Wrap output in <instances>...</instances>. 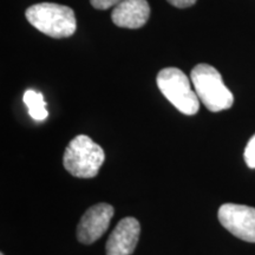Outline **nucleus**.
Wrapping results in <instances>:
<instances>
[{
	"label": "nucleus",
	"instance_id": "obj_4",
	"mask_svg": "<svg viewBox=\"0 0 255 255\" xmlns=\"http://www.w3.org/2000/svg\"><path fill=\"white\" fill-rule=\"evenodd\" d=\"M156 82L164 97L180 113L188 116L197 114L200 100L183 71L176 68H165L158 72Z\"/></svg>",
	"mask_w": 255,
	"mask_h": 255
},
{
	"label": "nucleus",
	"instance_id": "obj_13",
	"mask_svg": "<svg viewBox=\"0 0 255 255\" xmlns=\"http://www.w3.org/2000/svg\"><path fill=\"white\" fill-rule=\"evenodd\" d=\"M0 255H4V254H2V253H1V254H0Z\"/></svg>",
	"mask_w": 255,
	"mask_h": 255
},
{
	"label": "nucleus",
	"instance_id": "obj_10",
	"mask_svg": "<svg viewBox=\"0 0 255 255\" xmlns=\"http://www.w3.org/2000/svg\"><path fill=\"white\" fill-rule=\"evenodd\" d=\"M245 162L251 169H255V135L248 141L246 149H245Z\"/></svg>",
	"mask_w": 255,
	"mask_h": 255
},
{
	"label": "nucleus",
	"instance_id": "obj_8",
	"mask_svg": "<svg viewBox=\"0 0 255 255\" xmlns=\"http://www.w3.org/2000/svg\"><path fill=\"white\" fill-rule=\"evenodd\" d=\"M150 15V7L146 0H123L115 6L111 19L114 24L124 28H141Z\"/></svg>",
	"mask_w": 255,
	"mask_h": 255
},
{
	"label": "nucleus",
	"instance_id": "obj_1",
	"mask_svg": "<svg viewBox=\"0 0 255 255\" xmlns=\"http://www.w3.org/2000/svg\"><path fill=\"white\" fill-rule=\"evenodd\" d=\"M191 82L200 102L212 113L231 109L234 96L226 87L221 75L208 64H199L191 70Z\"/></svg>",
	"mask_w": 255,
	"mask_h": 255
},
{
	"label": "nucleus",
	"instance_id": "obj_5",
	"mask_svg": "<svg viewBox=\"0 0 255 255\" xmlns=\"http://www.w3.org/2000/svg\"><path fill=\"white\" fill-rule=\"evenodd\" d=\"M219 221L234 237L255 244V208L235 203L220 207Z\"/></svg>",
	"mask_w": 255,
	"mask_h": 255
},
{
	"label": "nucleus",
	"instance_id": "obj_2",
	"mask_svg": "<svg viewBox=\"0 0 255 255\" xmlns=\"http://www.w3.org/2000/svg\"><path fill=\"white\" fill-rule=\"evenodd\" d=\"M25 15L32 26L52 38L70 37L77 28L75 12L64 5L41 2L30 6Z\"/></svg>",
	"mask_w": 255,
	"mask_h": 255
},
{
	"label": "nucleus",
	"instance_id": "obj_6",
	"mask_svg": "<svg viewBox=\"0 0 255 255\" xmlns=\"http://www.w3.org/2000/svg\"><path fill=\"white\" fill-rule=\"evenodd\" d=\"M114 213V207L108 203H98L90 207L78 223V241L84 245H91L102 238L109 228Z\"/></svg>",
	"mask_w": 255,
	"mask_h": 255
},
{
	"label": "nucleus",
	"instance_id": "obj_7",
	"mask_svg": "<svg viewBox=\"0 0 255 255\" xmlns=\"http://www.w3.org/2000/svg\"><path fill=\"white\" fill-rule=\"evenodd\" d=\"M141 226L135 218H124L107 241V255H131L137 246Z\"/></svg>",
	"mask_w": 255,
	"mask_h": 255
},
{
	"label": "nucleus",
	"instance_id": "obj_12",
	"mask_svg": "<svg viewBox=\"0 0 255 255\" xmlns=\"http://www.w3.org/2000/svg\"><path fill=\"white\" fill-rule=\"evenodd\" d=\"M171 5L178 8H187L193 6L196 2V0H168Z\"/></svg>",
	"mask_w": 255,
	"mask_h": 255
},
{
	"label": "nucleus",
	"instance_id": "obj_11",
	"mask_svg": "<svg viewBox=\"0 0 255 255\" xmlns=\"http://www.w3.org/2000/svg\"><path fill=\"white\" fill-rule=\"evenodd\" d=\"M122 1L123 0H90L91 5L97 9H108L115 7Z\"/></svg>",
	"mask_w": 255,
	"mask_h": 255
},
{
	"label": "nucleus",
	"instance_id": "obj_3",
	"mask_svg": "<svg viewBox=\"0 0 255 255\" xmlns=\"http://www.w3.org/2000/svg\"><path fill=\"white\" fill-rule=\"evenodd\" d=\"M105 159L104 150L87 135H78L69 143L63 157L64 168L72 176L92 178Z\"/></svg>",
	"mask_w": 255,
	"mask_h": 255
},
{
	"label": "nucleus",
	"instance_id": "obj_9",
	"mask_svg": "<svg viewBox=\"0 0 255 255\" xmlns=\"http://www.w3.org/2000/svg\"><path fill=\"white\" fill-rule=\"evenodd\" d=\"M23 101L27 107L28 114L33 120L44 121L49 116L46 110V103L44 101V96L40 92L34 90H26L24 94Z\"/></svg>",
	"mask_w": 255,
	"mask_h": 255
}]
</instances>
